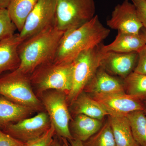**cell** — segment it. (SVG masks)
Returning <instances> with one entry per match:
<instances>
[{
  "label": "cell",
  "instance_id": "9c48e42d",
  "mask_svg": "<svg viewBox=\"0 0 146 146\" xmlns=\"http://www.w3.org/2000/svg\"><path fill=\"white\" fill-rule=\"evenodd\" d=\"M51 125L48 113L43 111L34 117L8 125L2 130L13 138L26 143L42 136Z\"/></svg>",
  "mask_w": 146,
  "mask_h": 146
},
{
  "label": "cell",
  "instance_id": "44dd1931",
  "mask_svg": "<svg viewBox=\"0 0 146 146\" xmlns=\"http://www.w3.org/2000/svg\"><path fill=\"white\" fill-rule=\"evenodd\" d=\"M135 141L141 146H146V115L144 110H136L126 115Z\"/></svg>",
  "mask_w": 146,
  "mask_h": 146
},
{
  "label": "cell",
  "instance_id": "3957f363",
  "mask_svg": "<svg viewBox=\"0 0 146 146\" xmlns=\"http://www.w3.org/2000/svg\"><path fill=\"white\" fill-rule=\"evenodd\" d=\"M73 63L54 61L40 65L29 76L32 87L37 97L45 91L56 90L68 95L72 86Z\"/></svg>",
  "mask_w": 146,
  "mask_h": 146
},
{
  "label": "cell",
  "instance_id": "603a6c76",
  "mask_svg": "<svg viewBox=\"0 0 146 146\" xmlns=\"http://www.w3.org/2000/svg\"><path fill=\"white\" fill-rule=\"evenodd\" d=\"M88 140L84 146H117L109 121Z\"/></svg>",
  "mask_w": 146,
  "mask_h": 146
},
{
  "label": "cell",
  "instance_id": "4316f807",
  "mask_svg": "<svg viewBox=\"0 0 146 146\" xmlns=\"http://www.w3.org/2000/svg\"><path fill=\"white\" fill-rule=\"evenodd\" d=\"M138 53V62L133 72L146 75V44Z\"/></svg>",
  "mask_w": 146,
  "mask_h": 146
},
{
  "label": "cell",
  "instance_id": "4dcf8cb0",
  "mask_svg": "<svg viewBox=\"0 0 146 146\" xmlns=\"http://www.w3.org/2000/svg\"><path fill=\"white\" fill-rule=\"evenodd\" d=\"M11 0H0V8L7 9Z\"/></svg>",
  "mask_w": 146,
  "mask_h": 146
},
{
  "label": "cell",
  "instance_id": "2e32d148",
  "mask_svg": "<svg viewBox=\"0 0 146 146\" xmlns=\"http://www.w3.org/2000/svg\"><path fill=\"white\" fill-rule=\"evenodd\" d=\"M146 44L140 35L129 34L118 31L115 40L108 45L102 44L103 52H138Z\"/></svg>",
  "mask_w": 146,
  "mask_h": 146
},
{
  "label": "cell",
  "instance_id": "d6a6232c",
  "mask_svg": "<svg viewBox=\"0 0 146 146\" xmlns=\"http://www.w3.org/2000/svg\"><path fill=\"white\" fill-rule=\"evenodd\" d=\"M144 112H145V113L146 115V110H144Z\"/></svg>",
  "mask_w": 146,
  "mask_h": 146
},
{
  "label": "cell",
  "instance_id": "9a60e30c",
  "mask_svg": "<svg viewBox=\"0 0 146 146\" xmlns=\"http://www.w3.org/2000/svg\"><path fill=\"white\" fill-rule=\"evenodd\" d=\"M35 111L0 96V129L29 117Z\"/></svg>",
  "mask_w": 146,
  "mask_h": 146
},
{
  "label": "cell",
  "instance_id": "ffe728a7",
  "mask_svg": "<svg viewBox=\"0 0 146 146\" xmlns=\"http://www.w3.org/2000/svg\"><path fill=\"white\" fill-rule=\"evenodd\" d=\"M38 0H11L7 9L11 20L20 32L27 18Z\"/></svg>",
  "mask_w": 146,
  "mask_h": 146
},
{
  "label": "cell",
  "instance_id": "7402d4cb",
  "mask_svg": "<svg viewBox=\"0 0 146 146\" xmlns=\"http://www.w3.org/2000/svg\"><path fill=\"white\" fill-rule=\"evenodd\" d=\"M127 94L138 99L146 97V75L133 72L124 80Z\"/></svg>",
  "mask_w": 146,
  "mask_h": 146
},
{
  "label": "cell",
  "instance_id": "6da1fadb",
  "mask_svg": "<svg viewBox=\"0 0 146 146\" xmlns=\"http://www.w3.org/2000/svg\"><path fill=\"white\" fill-rule=\"evenodd\" d=\"M65 33L54 24L23 41L18 49L21 63L15 70L30 76L40 65L53 61Z\"/></svg>",
  "mask_w": 146,
  "mask_h": 146
},
{
  "label": "cell",
  "instance_id": "7c38bea8",
  "mask_svg": "<svg viewBox=\"0 0 146 146\" xmlns=\"http://www.w3.org/2000/svg\"><path fill=\"white\" fill-rule=\"evenodd\" d=\"M138 58L137 52H106L102 60L101 67L106 71L125 79L134 71Z\"/></svg>",
  "mask_w": 146,
  "mask_h": 146
},
{
  "label": "cell",
  "instance_id": "83f0119b",
  "mask_svg": "<svg viewBox=\"0 0 146 146\" xmlns=\"http://www.w3.org/2000/svg\"><path fill=\"white\" fill-rule=\"evenodd\" d=\"M136 7L138 17L143 25L146 29V0H131Z\"/></svg>",
  "mask_w": 146,
  "mask_h": 146
},
{
  "label": "cell",
  "instance_id": "f546056e",
  "mask_svg": "<svg viewBox=\"0 0 146 146\" xmlns=\"http://www.w3.org/2000/svg\"><path fill=\"white\" fill-rule=\"evenodd\" d=\"M70 146H84L82 141L77 140V139H73L70 141Z\"/></svg>",
  "mask_w": 146,
  "mask_h": 146
},
{
  "label": "cell",
  "instance_id": "f1b7e54d",
  "mask_svg": "<svg viewBox=\"0 0 146 146\" xmlns=\"http://www.w3.org/2000/svg\"><path fill=\"white\" fill-rule=\"evenodd\" d=\"M54 138L53 140L51 146H69L68 145V143H67L66 140L67 139L63 138V143H61L58 141L57 138Z\"/></svg>",
  "mask_w": 146,
  "mask_h": 146
},
{
  "label": "cell",
  "instance_id": "30bf717a",
  "mask_svg": "<svg viewBox=\"0 0 146 146\" xmlns=\"http://www.w3.org/2000/svg\"><path fill=\"white\" fill-rule=\"evenodd\" d=\"M106 24L112 29L129 34H139L143 28L135 6L129 0L115 7Z\"/></svg>",
  "mask_w": 146,
  "mask_h": 146
},
{
  "label": "cell",
  "instance_id": "5b68a950",
  "mask_svg": "<svg viewBox=\"0 0 146 146\" xmlns=\"http://www.w3.org/2000/svg\"><path fill=\"white\" fill-rule=\"evenodd\" d=\"M0 96L35 112L45 109L33 89L29 76L16 70L0 76Z\"/></svg>",
  "mask_w": 146,
  "mask_h": 146
},
{
  "label": "cell",
  "instance_id": "1f68e13d",
  "mask_svg": "<svg viewBox=\"0 0 146 146\" xmlns=\"http://www.w3.org/2000/svg\"><path fill=\"white\" fill-rule=\"evenodd\" d=\"M139 35L141 36V37L143 39L146 43V29L143 27L141 29Z\"/></svg>",
  "mask_w": 146,
  "mask_h": 146
},
{
  "label": "cell",
  "instance_id": "d4e9b609",
  "mask_svg": "<svg viewBox=\"0 0 146 146\" xmlns=\"http://www.w3.org/2000/svg\"><path fill=\"white\" fill-rule=\"evenodd\" d=\"M55 135L54 127L51 124L50 127L44 134L26 143V146H51Z\"/></svg>",
  "mask_w": 146,
  "mask_h": 146
},
{
  "label": "cell",
  "instance_id": "e0dca14e",
  "mask_svg": "<svg viewBox=\"0 0 146 146\" xmlns=\"http://www.w3.org/2000/svg\"><path fill=\"white\" fill-rule=\"evenodd\" d=\"M102 125L101 120L78 114L72 122L70 130L74 139L84 142L97 133Z\"/></svg>",
  "mask_w": 146,
  "mask_h": 146
},
{
  "label": "cell",
  "instance_id": "4fadbf2b",
  "mask_svg": "<svg viewBox=\"0 0 146 146\" xmlns=\"http://www.w3.org/2000/svg\"><path fill=\"white\" fill-rule=\"evenodd\" d=\"M23 42L18 33L0 41V75L4 72H12L19 68L21 60L18 47Z\"/></svg>",
  "mask_w": 146,
  "mask_h": 146
},
{
  "label": "cell",
  "instance_id": "484cf974",
  "mask_svg": "<svg viewBox=\"0 0 146 146\" xmlns=\"http://www.w3.org/2000/svg\"><path fill=\"white\" fill-rule=\"evenodd\" d=\"M27 144L17 140L0 129V146H26Z\"/></svg>",
  "mask_w": 146,
  "mask_h": 146
},
{
  "label": "cell",
  "instance_id": "ba28073f",
  "mask_svg": "<svg viewBox=\"0 0 146 146\" xmlns=\"http://www.w3.org/2000/svg\"><path fill=\"white\" fill-rule=\"evenodd\" d=\"M57 0H38L19 33L24 41L54 25Z\"/></svg>",
  "mask_w": 146,
  "mask_h": 146
},
{
  "label": "cell",
  "instance_id": "cb8c5ba5",
  "mask_svg": "<svg viewBox=\"0 0 146 146\" xmlns=\"http://www.w3.org/2000/svg\"><path fill=\"white\" fill-rule=\"evenodd\" d=\"M16 30L7 9L0 8V41L13 36Z\"/></svg>",
  "mask_w": 146,
  "mask_h": 146
},
{
  "label": "cell",
  "instance_id": "d6986e66",
  "mask_svg": "<svg viewBox=\"0 0 146 146\" xmlns=\"http://www.w3.org/2000/svg\"><path fill=\"white\" fill-rule=\"evenodd\" d=\"M72 104L73 106V111L76 115L82 114L100 120L108 115L98 102L83 92Z\"/></svg>",
  "mask_w": 146,
  "mask_h": 146
},
{
  "label": "cell",
  "instance_id": "7a4b0ae2",
  "mask_svg": "<svg viewBox=\"0 0 146 146\" xmlns=\"http://www.w3.org/2000/svg\"><path fill=\"white\" fill-rule=\"evenodd\" d=\"M110 30L101 23L98 15L77 28L65 32L53 61L72 63L84 51L97 46L109 35Z\"/></svg>",
  "mask_w": 146,
  "mask_h": 146
},
{
  "label": "cell",
  "instance_id": "8992f818",
  "mask_svg": "<svg viewBox=\"0 0 146 146\" xmlns=\"http://www.w3.org/2000/svg\"><path fill=\"white\" fill-rule=\"evenodd\" d=\"M95 0H57L55 25L66 32L91 21L96 13Z\"/></svg>",
  "mask_w": 146,
  "mask_h": 146
},
{
  "label": "cell",
  "instance_id": "5bb4252c",
  "mask_svg": "<svg viewBox=\"0 0 146 146\" xmlns=\"http://www.w3.org/2000/svg\"><path fill=\"white\" fill-rule=\"evenodd\" d=\"M124 89V82L100 67L84 89L96 94L125 93Z\"/></svg>",
  "mask_w": 146,
  "mask_h": 146
},
{
  "label": "cell",
  "instance_id": "ac0fdd59",
  "mask_svg": "<svg viewBox=\"0 0 146 146\" xmlns=\"http://www.w3.org/2000/svg\"><path fill=\"white\" fill-rule=\"evenodd\" d=\"M117 146H141L133 137L126 116H110L109 121Z\"/></svg>",
  "mask_w": 146,
  "mask_h": 146
},
{
  "label": "cell",
  "instance_id": "8fae6325",
  "mask_svg": "<svg viewBox=\"0 0 146 146\" xmlns=\"http://www.w3.org/2000/svg\"><path fill=\"white\" fill-rule=\"evenodd\" d=\"M110 116H126L136 110H144L139 99L125 93L94 94V98Z\"/></svg>",
  "mask_w": 146,
  "mask_h": 146
},
{
  "label": "cell",
  "instance_id": "52a82bcc",
  "mask_svg": "<svg viewBox=\"0 0 146 146\" xmlns=\"http://www.w3.org/2000/svg\"><path fill=\"white\" fill-rule=\"evenodd\" d=\"M40 98L51 123L54 127L56 134L70 141L73 140L70 128L71 115L66 94L56 90H49L44 92Z\"/></svg>",
  "mask_w": 146,
  "mask_h": 146
},
{
  "label": "cell",
  "instance_id": "277c9868",
  "mask_svg": "<svg viewBox=\"0 0 146 146\" xmlns=\"http://www.w3.org/2000/svg\"><path fill=\"white\" fill-rule=\"evenodd\" d=\"M100 44L84 51L73 61L72 86L67 96V101L71 104L83 92L101 67L105 53Z\"/></svg>",
  "mask_w": 146,
  "mask_h": 146
}]
</instances>
